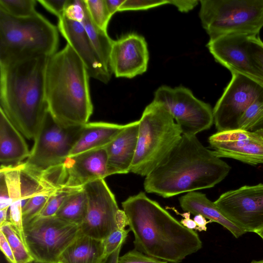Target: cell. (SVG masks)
Segmentation results:
<instances>
[{
	"mask_svg": "<svg viewBox=\"0 0 263 263\" xmlns=\"http://www.w3.org/2000/svg\"><path fill=\"white\" fill-rule=\"evenodd\" d=\"M199 2L197 0H170L168 4L175 6L181 12H187L196 7Z\"/></svg>",
	"mask_w": 263,
	"mask_h": 263,
	"instance_id": "cell-40",
	"label": "cell"
},
{
	"mask_svg": "<svg viewBox=\"0 0 263 263\" xmlns=\"http://www.w3.org/2000/svg\"><path fill=\"white\" fill-rule=\"evenodd\" d=\"M24 136L0 109V161L1 165L23 163L30 155Z\"/></svg>",
	"mask_w": 263,
	"mask_h": 263,
	"instance_id": "cell-20",
	"label": "cell"
},
{
	"mask_svg": "<svg viewBox=\"0 0 263 263\" xmlns=\"http://www.w3.org/2000/svg\"><path fill=\"white\" fill-rule=\"evenodd\" d=\"M105 257L103 240L82 234L64 251L58 263H101Z\"/></svg>",
	"mask_w": 263,
	"mask_h": 263,
	"instance_id": "cell-23",
	"label": "cell"
},
{
	"mask_svg": "<svg viewBox=\"0 0 263 263\" xmlns=\"http://www.w3.org/2000/svg\"><path fill=\"white\" fill-rule=\"evenodd\" d=\"M88 208L80 226L82 233L103 240L117 229L116 216L120 210L115 197L104 179L90 182L83 186Z\"/></svg>",
	"mask_w": 263,
	"mask_h": 263,
	"instance_id": "cell-13",
	"label": "cell"
},
{
	"mask_svg": "<svg viewBox=\"0 0 263 263\" xmlns=\"http://www.w3.org/2000/svg\"><path fill=\"white\" fill-rule=\"evenodd\" d=\"M116 225L118 229L124 230L126 226H129L128 217L122 210H119L116 216Z\"/></svg>",
	"mask_w": 263,
	"mask_h": 263,
	"instance_id": "cell-41",
	"label": "cell"
},
{
	"mask_svg": "<svg viewBox=\"0 0 263 263\" xmlns=\"http://www.w3.org/2000/svg\"><path fill=\"white\" fill-rule=\"evenodd\" d=\"M84 0H70L64 15L68 18L81 23L84 17Z\"/></svg>",
	"mask_w": 263,
	"mask_h": 263,
	"instance_id": "cell-36",
	"label": "cell"
},
{
	"mask_svg": "<svg viewBox=\"0 0 263 263\" xmlns=\"http://www.w3.org/2000/svg\"><path fill=\"white\" fill-rule=\"evenodd\" d=\"M108 10L111 16L118 12L125 0H105Z\"/></svg>",
	"mask_w": 263,
	"mask_h": 263,
	"instance_id": "cell-42",
	"label": "cell"
},
{
	"mask_svg": "<svg viewBox=\"0 0 263 263\" xmlns=\"http://www.w3.org/2000/svg\"><path fill=\"white\" fill-rule=\"evenodd\" d=\"M214 203L227 219L246 233H256L263 228V183L227 191Z\"/></svg>",
	"mask_w": 263,
	"mask_h": 263,
	"instance_id": "cell-12",
	"label": "cell"
},
{
	"mask_svg": "<svg viewBox=\"0 0 263 263\" xmlns=\"http://www.w3.org/2000/svg\"><path fill=\"white\" fill-rule=\"evenodd\" d=\"M58 29L37 12L16 17L0 9V63L53 55L59 45Z\"/></svg>",
	"mask_w": 263,
	"mask_h": 263,
	"instance_id": "cell-5",
	"label": "cell"
},
{
	"mask_svg": "<svg viewBox=\"0 0 263 263\" xmlns=\"http://www.w3.org/2000/svg\"><path fill=\"white\" fill-rule=\"evenodd\" d=\"M219 158L234 159L251 165L263 164V137L240 129L217 132L208 139Z\"/></svg>",
	"mask_w": 263,
	"mask_h": 263,
	"instance_id": "cell-15",
	"label": "cell"
},
{
	"mask_svg": "<svg viewBox=\"0 0 263 263\" xmlns=\"http://www.w3.org/2000/svg\"><path fill=\"white\" fill-rule=\"evenodd\" d=\"M58 187L59 186L49 183L28 200L22 208L23 225L39 216L49 199L55 193Z\"/></svg>",
	"mask_w": 263,
	"mask_h": 263,
	"instance_id": "cell-26",
	"label": "cell"
},
{
	"mask_svg": "<svg viewBox=\"0 0 263 263\" xmlns=\"http://www.w3.org/2000/svg\"><path fill=\"white\" fill-rule=\"evenodd\" d=\"M25 242L33 259L58 263L64 251L81 234L80 226L56 216L37 217L24 225Z\"/></svg>",
	"mask_w": 263,
	"mask_h": 263,
	"instance_id": "cell-9",
	"label": "cell"
},
{
	"mask_svg": "<svg viewBox=\"0 0 263 263\" xmlns=\"http://www.w3.org/2000/svg\"><path fill=\"white\" fill-rule=\"evenodd\" d=\"M180 214L184 218L180 221L182 226L190 230H194L196 229L197 226L195 222L193 219L190 218V213L186 212Z\"/></svg>",
	"mask_w": 263,
	"mask_h": 263,
	"instance_id": "cell-43",
	"label": "cell"
},
{
	"mask_svg": "<svg viewBox=\"0 0 263 263\" xmlns=\"http://www.w3.org/2000/svg\"><path fill=\"white\" fill-rule=\"evenodd\" d=\"M139 124V120L126 124L124 128L105 147L108 176L130 172L137 148Z\"/></svg>",
	"mask_w": 263,
	"mask_h": 263,
	"instance_id": "cell-19",
	"label": "cell"
},
{
	"mask_svg": "<svg viewBox=\"0 0 263 263\" xmlns=\"http://www.w3.org/2000/svg\"><path fill=\"white\" fill-rule=\"evenodd\" d=\"M137 148L130 172L146 176L160 165L179 142V126L161 104L153 101L139 120Z\"/></svg>",
	"mask_w": 263,
	"mask_h": 263,
	"instance_id": "cell-6",
	"label": "cell"
},
{
	"mask_svg": "<svg viewBox=\"0 0 263 263\" xmlns=\"http://www.w3.org/2000/svg\"><path fill=\"white\" fill-rule=\"evenodd\" d=\"M83 188H73L64 186H59L55 193L49 199L38 217L55 216L58 210L65 200Z\"/></svg>",
	"mask_w": 263,
	"mask_h": 263,
	"instance_id": "cell-30",
	"label": "cell"
},
{
	"mask_svg": "<svg viewBox=\"0 0 263 263\" xmlns=\"http://www.w3.org/2000/svg\"><path fill=\"white\" fill-rule=\"evenodd\" d=\"M58 19V30L83 62L89 77L108 83L112 72L102 62L82 23L64 15Z\"/></svg>",
	"mask_w": 263,
	"mask_h": 263,
	"instance_id": "cell-18",
	"label": "cell"
},
{
	"mask_svg": "<svg viewBox=\"0 0 263 263\" xmlns=\"http://www.w3.org/2000/svg\"><path fill=\"white\" fill-rule=\"evenodd\" d=\"M11 204L4 175L0 172V210L9 209Z\"/></svg>",
	"mask_w": 263,
	"mask_h": 263,
	"instance_id": "cell-38",
	"label": "cell"
},
{
	"mask_svg": "<svg viewBox=\"0 0 263 263\" xmlns=\"http://www.w3.org/2000/svg\"><path fill=\"white\" fill-rule=\"evenodd\" d=\"M48 58L0 63V109L28 139L34 140L48 110L45 80Z\"/></svg>",
	"mask_w": 263,
	"mask_h": 263,
	"instance_id": "cell-3",
	"label": "cell"
},
{
	"mask_svg": "<svg viewBox=\"0 0 263 263\" xmlns=\"http://www.w3.org/2000/svg\"><path fill=\"white\" fill-rule=\"evenodd\" d=\"M168 4L166 0H125L119 11L147 10Z\"/></svg>",
	"mask_w": 263,
	"mask_h": 263,
	"instance_id": "cell-35",
	"label": "cell"
},
{
	"mask_svg": "<svg viewBox=\"0 0 263 263\" xmlns=\"http://www.w3.org/2000/svg\"><path fill=\"white\" fill-rule=\"evenodd\" d=\"M81 23L102 62L105 66L111 72L110 67V55L114 41L108 36L107 31L100 29L92 22L88 13L85 4L84 5V17Z\"/></svg>",
	"mask_w": 263,
	"mask_h": 263,
	"instance_id": "cell-24",
	"label": "cell"
},
{
	"mask_svg": "<svg viewBox=\"0 0 263 263\" xmlns=\"http://www.w3.org/2000/svg\"><path fill=\"white\" fill-rule=\"evenodd\" d=\"M88 201L84 189L68 197L55 216L71 223L81 226L87 212Z\"/></svg>",
	"mask_w": 263,
	"mask_h": 263,
	"instance_id": "cell-25",
	"label": "cell"
},
{
	"mask_svg": "<svg viewBox=\"0 0 263 263\" xmlns=\"http://www.w3.org/2000/svg\"><path fill=\"white\" fill-rule=\"evenodd\" d=\"M134 236V248L148 256L180 263L201 249L202 242L190 230L142 192L122 202Z\"/></svg>",
	"mask_w": 263,
	"mask_h": 263,
	"instance_id": "cell-1",
	"label": "cell"
},
{
	"mask_svg": "<svg viewBox=\"0 0 263 263\" xmlns=\"http://www.w3.org/2000/svg\"><path fill=\"white\" fill-rule=\"evenodd\" d=\"M88 13L92 22L100 29L107 31L111 17L105 0H84Z\"/></svg>",
	"mask_w": 263,
	"mask_h": 263,
	"instance_id": "cell-29",
	"label": "cell"
},
{
	"mask_svg": "<svg viewBox=\"0 0 263 263\" xmlns=\"http://www.w3.org/2000/svg\"><path fill=\"white\" fill-rule=\"evenodd\" d=\"M70 0H37L46 10L58 18L64 15L65 8Z\"/></svg>",
	"mask_w": 263,
	"mask_h": 263,
	"instance_id": "cell-37",
	"label": "cell"
},
{
	"mask_svg": "<svg viewBox=\"0 0 263 263\" xmlns=\"http://www.w3.org/2000/svg\"><path fill=\"white\" fill-rule=\"evenodd\" d=\"M129 231V229H116L103 240L106 256L112 253L119 247L122 246Z\"/></svg>",
	"mask_w": 263,
	"mask_h": 263,
	"instance_id": "cell-33",
	"label": "cell"
},
{
	"mask_svg": "<svg viewBox=\"0 0 263 263\" xmlns=\"http://www.w3.org/2000/svg\"><path fill=\"white\" fill-rule=\"evenodd\" d=\"M250 263H263V260H253Z\"/></svg>",
	"mask_w": 263,
	"mask_h": 263,
	"instance_id": "cell-50",
	"label": "cell"
},
{
	"mask_svg": "<svg viewBox=\"0 0 263 263\" xmlns=\"http://www.w3.org/2000/svg\"><path fill=\"white\" fill-rule=\"evenodd\" d=\"M0 248L9 263H16L12 249L5 235L0 231Z\"/></svg>",
	"mask_w": 263,
	"mask_h": 263,
	"instance_id": "cell-39",
	"label": "cell"
},
{
	"mask_svg": "<svg viewBox=\"0 0 263 263\" xmlns=\"http://www.w3.org/2000/svg\"><path fill=\"white\" fill-rule=\"evenodd\" d=\"M0 231L5 235L9 243L16 263H28L33 259L26 245L9 220L0 226Z\"/></svg>",
	"mask_w": 263,
	"mask_h": 263,
	"instance_id": "cell-27",
	"label": "cell"
},
{
	"mask_svg": "<svg viewBox=\"0 0 263 263\" xmlns=\"http://www.w3.org/2000/svg\"><path fill=\"white\" fill-rule=\"evenodd\" d=\"M256 233L259 235L263 240V228L259 231L257 232Z\"/></svg>",
	"mask_w": 263,
	"mask_h": 263,
	"instance_id": "cell-49",
	"label": "cell"
},
{
	"mask_svg": "<svg viewBox=\"0 0 263 263\" xmlns=\"http://www.w3.org/2000/svg\"><path fill=\"white\" fill-rule=\"evenodd\" d=\"M179 201L184 211L195 215L200 214L210 221L219 223L236 238L246 233L227 219L214 202L210 200L204 194L196 191L189 192L181 196Z\"/></svg>",
	"mask_w": 263,
	"mask_h": 263,
	"instance_id": "cell-22",
	"label": "cell"
},
{
	"mask_svg": "<svg viewBox=\"0 0 263 263\" xmlns=\"http://www.w3.org/2000/svg\"><path fill=\"white\" fill-rule=\"evenodd\" d=\"M250 131L255 132L263 137V118Z\"/></svg>",
	"mask_w": 263,
	"mask_h": 263,
	"instance_id": "cell-46",
	"label": "cell"
},
{
	"mask_svg": "<svg viewBox=\"0 0 263 263\" xmlns=\"http://www.w3.org/2000/svg\"><path fill=\"white\" fill-rule=\"evenodd\" d=\"M118 263H168L146 255L135 249L131 250L119 256Z\"/></svg>",
	"mask_w": 263,
	"mask_h": 263,
	"instance_id": "cell-34",
	"label": "cell"
},
{
	"mask_svg": "<svg viewBox=\"0 0 263 263\" xmlns=\"http://www.w3.org/2000/svg\"><path fill=\"white\" fill-rule=\"evenodd\" d=\"M231 74V80L213 109L217 132L238 129L246 109L256 100L263 98V83L241 73Z\"/></svg>",
	"mask_w": 263,
	"mask_h": 263,
	"instance_id": "cell-11",
	"label": "cell"
},
{
	"mask_svg": "<svg viewBox=\"0 0 263 263\" xmlns=\"http://www.w3.org/2000/svg\"><path fill=\"white\" fill-rule=\"evenodd\" d=\"M125 126L105 122H88L83 125L80 136L69 156L105 147Z\"/></svg>",
	"mask_w": 263,
	"mask_h": 263,
	"instance_id": "cell-21",
	"label": "cell"
},
{
	"mask_svg": "<svg viewBox=\"0 0 263 263\" xmlns=\"http://www.w3.org/2000/svg\"><path fill=\"white\" fill-rule=\"evenodd\" d=\"M263 118V98L256 100L245 111L241 117L238 128L250 130Z\"/></svg>",
	"mask_w": 263,
	"mask_h": 263,
	"instance_id": "cell-31",
	"label": "cell"
},
{
	"mask_svg": "<svg viewBox=\"0 0 263 263\" xmlns=\"http://www.w3.org/2000/svg\"><path fill=\"white\" fill-rule=\"evenodd\" d=\"M154 101L163 105L179 126L182 135L196 136L214 123L210 104L195 97L183 86H161L155 92Z\"/></svg>",
	"mask_w": 263,
	"mask_h": 263,
	"instance_id": "cell-10",
	"label": "cell"
},
{
	"mask_svg": "<svg viewBox=\"0 0 263 263\" xmlns=\"http://www.w3.org/2000/svg\"><path fill=\"white\" fill-rule=\"evenodd\" d=\"M149 53L147 43L136 33L125 34L114 41L110 55V67L116 77L131 79L144 73Z\"/></svg>",
	"mask_w": 263,
	"mask_h": 263,
	"instance_id": "cell-16",
	"label": "cell"
},
{
	"mask_svg": "<svg viewBox=\"0 0 263 263\" xmlns=\"http://www.w3.org/2000/svg\"><path fill=\"white\" fill-rule=\"evenodd\" d=\"M231 168L196 136L182 135L168 157L145 177L144 189L168 198L211 188L222 181Z\"/></svg>",
	"mask_w": 263,
	"mask_h": 263,
	"instance_id": "cell-2",
	"label": "cell"
},
{
	"mask_svg": "<svg viewBox=\"0 0 263 263\" xmlns=\"http://www.w3.org/2000/svg\"><path fill=\"white\" fill-rule=\"evenodd\" d=\"M248 50L254 66L263 80V42L258 35L249 36Z\"/></svg>",
	"mask_w": 263,
	"mask_h": 263,
	"instance_id": "cell-32",
	"label": "cell"
},
{
	"mask_svg": "<svg viewBox=\"0 0 263 263\" xmlns=\"http://www.w3.org/2000/svg\"><path fill=\"white\" fill-rule=\"evenodd\" d=\"M105 147L68 156L54 168L58 186L83 188L86 184L108 176Z\"/></svg>",
	"mask_w": 263,
	"mask_h": 263,
	"instance_id": "cell-14",
	"label": "cell"
},
{
	"mask_svg": "<svg viewBox=\"0 0 263 263\" xmlns=\"http://www.w3.org/2000/svg\"><path fill=\"white\" fill-rule=\"evenodd\" d=\"M28 263H52V262H45V261H42L33 259L32 260L28 262Z\"/></svg>",
	"mask_w": 263,
	"mask_h": 263,
	"instance_id": "cell-48",
	"label": "cell"
},
{
	"mask_svg": "<svg viewBox=\"0 0 263 263\" xmlns=\"http://www.w3.org/2000/svg\"><path fill=\"white\" fill-rule=\"evenodd\" d=\"M36 0H0V9L16 17H28L36 13Z\"/></svg>",
	"mask_w": 263,
	"mask_h": 263,
	"instance_id": "cell-28",
	"label": "cell"
},
{
	"mask_svg": "<svg viewBox=\"0 0 263 263\" xmlns=\"http://www.w3.org/2000/svg\"><path fill=\"white\" fill-rule=\"evenodd\" d=\"M9 210V209L0 210V226L8 220L7 219V213Z\"/></svg>",
	"mask_w": 263,
	"mask_h": 263,
	"instance_id": "cell-47",
	"label": "cell"
},
{
	"mask_svg": "<svg viewBox=\"0 0 263 263\" xmlns=\"http://www.w3.org/2000/svg\"><path fill=\"white\" fill-rule=\"evenodd\" d=\"M249 36L241 34L223 35L209 40L207 47L215 61L231 73H241L263 83L248 50Z\"/></svg>",
	"mask_w": 263,
	"mask_h": 263,
	"instance_id": "cell-17",
	"label": "cell"
},
{
	"mask_svg": "<svg viewBox=\"0 0 263 263\" xmlns=\"http://www.w3.org/2000/svg\"><path fill=\"white\" fill-rule=\"evenodd\" d=\"M122 247H119L112 253L106 256L101 263H118Z\"/></svg>",
	"mask_w": 263,
	"mask_h": 263,
	"instance_id": "cell-45",
	"label": "cell"
},
{
	"mask_svg": "<svg viewBox=\"0 0 263 263\" xmlns=\"http://www.w3.org/2000/svg\"><path fill=\"white\" fill-rule=\"evenodd\" d=\"M193 220L197 226L196 230L199 232L206 231V224L209 222L206 221L204 217L200 214H196L194 217Z\"/></svg>",
	"mask_w": 263,
	"mask_h": 263,
	"instance_id": "cell-44",
	"label": "cell"
},
{
	"mask_svg": "<svg viewBox=\"0 0 263 263\" xmlns=\"http://www.w3.org/2000/svg\"><path fill=\"white\" fill-rule=\"evenodd\" d=\"M199 17L210 40L231 34L258 35L263 0H201Z\"/></svg>",
	"mask_w": 263,
	"mask_h": 263,
	"instance_id": "cell-7",
	"label": "cell"
},
{
	"mask_svg": "<svg viewBox=\"0 0 263 263\" xmlns=\"http://www.w3.org/2000/svg\"><path fill=\"white\" fill-rule=\"evenodd\" d=\"M82 127L63 126L47 110L25 165L43 174L62 164L78 141Z\"/></svg>",
	"mask_w": 263,
	"mask_h": 263,
	"instance_id": "cell-8",
	"label": "cell"
},
{
	"mask_svg": "<svg viewBox=\"0 0 263 263\" xmlns=\"http://www.w3.org/2000/svg\"><path fill=\"white\" fill-rule=\"evenodd\" d=\"M87 69L72 47L67 45L49 57L45 72L47 108L63 126L88 123L93 112Z\"/></svg>",
	"mask_w": 263,
	"mask_h": 263,
	"instance_id": "cell-4",
	"label": "cell"
}]
</instances>
